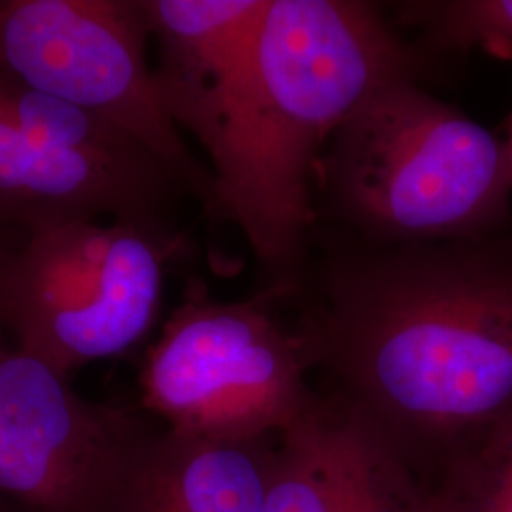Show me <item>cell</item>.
Here are the masks:
<instances>
[{"instance_id": "1", "label": "cell", "mask_w": 512, "mask_h": 512, "mask_svg": "<svg viewBox=\"0 0 512 512\" xmlns=\"http://www.w3.org/2000/svg\"><path fill=\"white\" fill-rule=\"evenodd\" d=\"M302 329L334 395L431 471L512 408V226L425 245L349 236Z\"/></svg>"}, {"instance_id": "2", "label": "cell", "mask_w": 512, "mask_h": 512, "mask_svg": "<svg viewBox=\"0 0 512 512\" xmlns=\"http://www.w3.org/2000/svg\"><path fill=\"white\" fill-rule=\"evenodd\" d=\"M416 54L382 12L355 0H266L247 71L203 147L213 217L230 220L287 289L315 222L313 183L330 139Z\"/></svg>"}, {"instance_id": "3", "label": "cell", "mask_w": 512, "mask_h": 512, "mask_svg": "<svg viewBox=\"0 0 512 512\" xmlns=\"http://www.w3.org/2000/svg\"><path fill=\"white\" fill-rule=\"evenodd\" d=\"M327 209L376 245L486 238L512 226L505 141L425 92L387 78L330 139L319 167Z\"/></svg>"}, {"instance_id": "4", "label": "cell", "mask_w": 512, "mask_h": 512, "mask_svg": "<svg viewBox=\"0 0 512 512\" xmlns=\"http://www.w3.org/2000/svg\"><path fill=\"white\" fill-rule=\"evenodd\" d=\"M183 251L173 224L78 220L27 236L0 283V329L69 378L122 357L154 327Z\"/></svg>"}, {"instance_id": "5", "label": "cell", "mask_w": 512, "mask_h": 512, "mask_svg": "<svg viewBox=\"0 0 512 512\" xmlns=\"http://www.w3.org/2000/svg\"><path fill=\"white\" fill-rule=\"evenodd\" d=\"M268 294L224 302L192 283L147 349L143 408L200 439H277L310 410L317 368L310 334L287 327Z\"/></svg>"}, {"instance_id": "6", "label": "cell", "mask_w": 512, "mask_h": 512, "mask_svg": "<svg viewBox=\"0 0 512 512\" xmlns=\"http://www.w3.org/2000/svg\"><path fill=\"white\" fill-rule=\"evenodd\" d=\"M148 40L141 0H0V73L126 131L211 213V169L165 110Z\"/></svg>"}, {"instance_id": "7", "label": "cell", "mask_w": 512, "mask_h": 512, "mask_svg": "<svg viewBox=\"0 0 512 512\" xmlns=\"http://www.w3.org/2000/svg\"><path fill=\"white\" fill-rule=\"evenodd\" d=\"M190 196L109 122L0 73V226L27 238L78 220L173 224Z\"/></svg>"}, {"instance_id": "8", "label": "cell", "mask_w": 512, "mask_h": 512, "mask_svg": "<svg viewBox=\"0 0 512 512\" xmlns=\"http://www.w3.org/2000/svg\"><path fill=\"white\" fill-rule=\"evenodd\" d=\"M154 423L74 391L0 340V495L29 512H120L133 456Z\"/></svg>"}, {"instance_id": "9", "label": "cell", "mask_w": 512, "mask_h": 512, "mask_svg": "<svg viewBox=\"0 0 512 512\" xmlns=\"http://www.w3.org/2000/svg\"><path fill=\"white\" fill-rule=\"evenodd\" d=\"M266 512H435L433 480L363 410L319 395L275 439Z\"/></svg>"}, {"instance_id": "10", "label": "cell", "mask_w": 512, "mask_h": 512, "mask_svg": "<svg viewBox=\"0 0 512 512\" xmlns=\"http://www.w3.org/2000/svg\"><path fill=\"white\" fill-rule=\"evenodd\" d=\"M158 46L156 86L181 131L205 145L247 71L266 0H141Z\"/></svg>"}, {"instance_id": "11", "label": "cell", "mask_w": 512, "mask_h": 512, "mask_svg": "<svg viewBox=\"0 0 512 512\" xmlns=\"http://www.w3.org/2000/svg\"><path fill=\"white\" fill-rule=\"evenodd\" d=\"M275 439L213 440L152 425L120 512H266Z\"/></svg>"}, {"instance_id": "12", "label": "cell", "mask_w": 512, "mask_h": 512, "mask_svg": "<svg viewBox=\"0 0 512 512\" xmlns=\"http://www.w3.org/2000/svg\"><path fill=\"white\" fill-rule=\"evenodd\" d=\"M435 512H512V408L433 471Z\"/></svg>"}, {"instance_id": "13", "label": "cell", "mask_w": 512, "mask_h": 512, "mask_svg": "<svg viewBox=\"0 0 512 512\" xmlns=\"http://www.w3.org/2000/svg\"><path fill=\"white\" fill-rule=\"evenodd\" d=\"M403 14L439 52L512 44V0L412 2L404 4Z\"/></svg>"}, {"instance_id": "14", "label": "cell", "mask_w": 512, "mask_h": 512, "mask_svg": "<svg viewBox=\"0 0 512 512\" xmlns=\"http://www.w3.org/2000/svg\"><path fill=\"white\" fill-rule=\"evenodd\" d=\"M23 241H25L23 236L0 226V283H2V277L6 272V266L10 264L12 256L16 255V251L21 247Z\"/></svg>"}, {"instance_id": "15", "label": "cell", "mask_w": 512, "mask_h": 512, "mask_svg": "<svg viewBox=\"0 0 512 512\" xmlns=\"http://www.w3.org/2000/svg\"><path fill=\"white\" fill-rule=\"evenodd\" d=\"M484 52H486V54L495 55V57H499V59H507V61H511L512 63V44H492V46L484 48ZM505 145H507V152H509V162H511L512 171V112L511 118H509V135H507Z\"/></svg>"}, {"instance_id": "16", "label": "cell", "mask_w": 512, "mask_h": 512, "mask_svg": "<svg viewBox=\"0 0 512 512\" xmlns=\"http://www.w3.org/2000/svg\"><path fill=\"white\" fill-rule=\"evenodd\" d=\"M0 512H29L27 509H23V507H19L18 503H14V501H10V499H6V497H2L0 495Z\"/></svg>"}]
</instances>
